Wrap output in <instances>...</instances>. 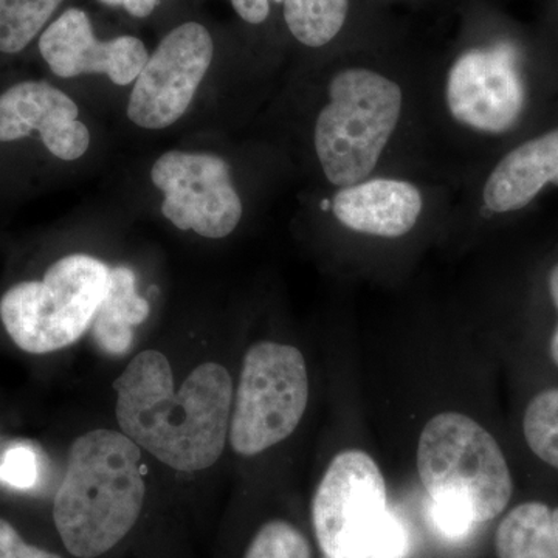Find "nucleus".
<instances>
[{"mask_svg":"<svg viewBox=\"0 0 558 558\" xmlns=\"http://www.w3.org/2000/svg\"><path fill=\"white\" fill-rule=\"evenodd\" d=\"M120 432L175 472L213 468L229 444L234 385L230 371L204 362L175 389L163 352L146 349L113 380Z\"/></svg>","mask_w":558,"mask_h":558,"instance_id":"1","label":"nucleus"},{"mask_svg":"<svg viewBox=\"0 0 558 558\" xmlns=\"http://www.w3.org/2000/svg\"><path fill=\"white\" fill-rule=\"evenodd\" d=\"M145 499L140 447L116 429H92L70 446L54 526L72 556L101 557L134 529Z\"/></svg>","mask_w":558,"mask_h":558,"instance_id":"2","label":"nucleus"},{"mask_svg":"<svg viewBox=\"0 0 558 558\" xmlns=\"http://www.w3.org/2000/svg\"><path fill=\"white\" fill-rule=\"evenodd\" d=\"M416 462L433 523L444 537H469L505 512L512 498V473L501 447L468 414L442 411L429 418L418 436Z\"/></svg>","mask_w":558,"mask_h":558,"instance_id":"3","label":"nucleus"},{"mask_svg":"<svg viewBox=\"0 0 558 558\" xmlns=\"http://www.w3.org/2000/svg\"><path fill=\"white\" fill-rule=\"evenodd\" d=\"M312 523L326 558H405L409 527L388 505L376 459L359 449L332 458L312 499Z\"/></svg>","mask_w":558,"mask_h":558,"instance_id":"4","label":"nucleus"},{"mask_svg":"<svg viewBox=\"0 0 558 558\" xmlns=\"http://www.w3.org/2000/svg\"><path fill=\"white\" fill-rule=\"evenodd\" d=\"M402 105L399 84L377 70L349 65L332 76L314 131L319 167L332 185H357L376 170Z\"/></svg>","mask_w":558,"mask_h":558,"instance_id":"5","label":"nucleus"},{"mask_svg":"<svg viewBox=\"0 0 558 558\" xmlns=\"http://www.w3.org/2000/svg\"><path fill=\"white\" fill-rule=\"evenodd\" d=\"M109 271L101 259L84 253L54 260L43 279L17 282L3 293V329L27 354L72 347L94 325L108 293Z\"/></svg>","mask_w":558,"mask_h":558,"instance_id":"6","label":"nucleus"},{"mask_svg":"<svg viewBox=\"0 0 558 558\" xmlns=\"http://www.w3.org/2000/svg\"><path fill=\"white\" fill-rule=\"evenodd\" d=\"M310 392V371L299 348L270 340L252 344L231 407V450L258 457L290 438L306 414Z\"/></svg>","mask_w":558,"mask_h":558,"instance_id":"7","label":"nucleus"},{"mask_svg":"<svg viewBox=\"0 0 558 558\" xmlns=\"http://www.w3.org/2000/svg\"><path fill=\"white\" fill-rule=\"evenodd\" d=\"M150 180L165 194L161 215L175 229L222 240L240 226L244 207L220 157L168 150L154 163Z\"/></svg>","mask_w":558,"mask_h":558,"instance_id":"8","label":"nucleus"},{"mask_svg":"<svg viewBox=\"0 0 558 558\" xmlns=\"http://www.w3.org/2000/svg\"><path fill=\"white\" fill-rule=\"evenodd\" d=\"M215 44L204 25L186 22L168 33L132 87L128 117L135 126L159 131L178 123L211 65Z\"/></svg>","mask_w":558,"mask_h":558,"instance_id":"9","label":"nucleus"},{"mask_svg":"<svg viewBox=\"0 0 558 558\" xmlns=\"http://www.w3.org/2000/svg\"><path fill=\"white\" fill-rule=\"evenodd\" d=\"M446 97L453 119L470 130L509 131L524 108L513 47L501 43L459 51L447 75Z\"/></svg>","mask_w":558,"mask_h":558,"instance_id":"10","label":"nucleus"},{"mask_svg":"<svg viewBox=\"0 0 558 558\" xmlns=\"http://www.w3.org/2000/svg\"><path fill=\"white\" fill-rule=\"evenodd\" d=\"M39 51L60 78L106 75L117 86L135 83L149 54L135 36L110 40L95 38L86 11L69 9L49 25L39 39Z\"/></svg>","mask_w":558,"mask_h":558,"instance_id":"11","label":"nucleus"},{"mask_svg":"<svg viewBox=\"0 0 558 558\" xmlns=\"http://www.w3.org/2000/svg\"><path fill=\"white\" fill-rule=\"evenodd\" d=\"M78 117V106L64 92L44 81H24L0 95V142L38 131L54 157L78 160L90 145V132Z\"/></svg>","mask_w":558,"mask_h":558,"instance_id":"12","label":"nucleus"},{"mask_svg":"<svg viewBox=\"0 0 558 558\" xmlns=\"http://www.w3.org/2000/svg\"><path fill=\"white\" fill-rule=\"evenodd\" d=\"M424 208L417 186L405 180H363L344 186L332 199V215L341 226L377 238L405 236Z\"/></svg>","mask_w":558,"mask_h":558,"instance_id":"13","label":"nucleus"},{"mask_svg":"<svg viewBox=\"0 0 558 558\" xmlns=\"http://www.w3.org/2000/svg\"><path fill=\"white\" fill-rule=\"evenodd\" d=\"M549 182L558 185V128L529 140L499 161L484 185V205L492 213L515 211Z\"/></svg>","mask_w":558,"mask_h":558,"instance_id":"14","label":"nucleus"},{"mask_svg":"<svg viewBox=\"0 0 558 558\" xmlns=\"http://www.w3.org/2000/svg\"><path fill=\"white\" fill-rule=\"evenodd\" d=\"M149 317V303L137 293L134 271L113 267L109 271V288L94 319L98 344L110 354H123L134 340L135 326Z\"/></svg>","mask_w":558,"mask_h":558,"instance_id":"15","label":"nucleus"},{"mask_svg":"<svg viewBox=\"0 0 558 558\" xmlns=\"http://www.w3.org/2000/svg\"><path fill=\"white\" fill-rule=\"evenodd\" d=\"M498 558H558V508L527 501L506 513L495 535Z\"/></svg>","mask_w":558,"mask_h":558,"instance_id":"16","label":"nucleus"},{"mask_svg":"<svg viewBox=\"0 0 558 558\" xmlns=\"http://www.w3.org/2000/svg\"><path fill=\"white\" fill-rule=\"evenodd\" d=\"M354 0H284L282 20L307 49H325L351 27Z\"/></svg>","mask_w":558,"mask_h":558,"instance_id":"17","label":"nucleus"},{"mask_svg":"<svg viewBox=\"0 0 558 558\" xmlns=\"http://www.w3.org/2000/svg\"><path fill=\"white\" fill-rule=\"evenodd\" d=\"M62 0H0V51L20 53L43 31Z\"/></svg>","mask_w":558,"mask_h":558,"instance_id":"18","label":"nucleus"},{"mask_svg":"<svg viewBox=\"0 0 558 558\" xmlns=\"http://www.w3.org/2000/svg\"><path fill=\"white\" fill-rule=\"evenodd\" d=\"M523 433L529 449L558 470V388L543 389L527 403Z\"/></svg>","mask_w":558,"mask_h":558,"instance_id":"19","label":"nucleus"},{"mask_svg":"<svg viewBox=\"0 0 558 558\" xmlns=\"http://www.w3.org/2000/svg\"><path fill=\"white\" fill-rule=\"evenodd\" d=\"M244 558H312V549L300 529L271 520L256 532Z\"/></svg>","mask_w":558,"mask_h":558,"instance_id":"20","label":"nucleus"},{"mask_svg":"<svg viewBox=\"0 0 558 558\" xmlns=\"http://www.w3.org/2000/svg\"><path fill=\"white\" fill-rule=\"evenodd\" d=\"M0 480L13 487L28 488L38 480V461L27 447H13L0 462Z\"/></svg>","mask_w":558,"mask_h":558,"instance_id":"21","label":"nucleus"},{"mask_svg":"<svg viewBox=\"0 0 558 558\" xmlns=\"http://www.w3.org/2000/svg\"><path fill=\"white\" fill-rule=\"evenodd\" d=\"M0 558H62L33 546L21 537L10 521L0 519Z\"/></svg>","mask_w":558,"mask_h":558,"instance_id":"22","label":"nucleus"},{"mask_svg":"<svg viewBox=\"0 0 558 558\" xmlns=\"http://www.w3.org/2000/svg\"><path fill=\"white\" fill-rule=\"evenodd\" d=\"M284 0H231L234 11L250 25H260L270 17L271 5H282Z\"/></svg>","mask_w":558,"mask_h":558,"instance_id":"23","label":"nucleus"},{"mask_svg":"<svg viewBox=\"0 0 558 558\" xmlns=\"http://www.w3.org/2000/svg\"><path fill=\"white\" fill-rule=\"evenodd\" d=\"M100 2L110 7H123L131 16L143 20V17H148L153 14L160 0H100Z\"/></svg>","mask_w":558,"mask_h":558,"instance_id":"24","label":"nucleus"},{"mask_svg":"<svg viewBox=\"0 0 558 558\" xmlns=\"http://www.w3.org/2000/svg\"><path fill=\"white\" fill-rule=\"evenodd\" d=\"M549 293L550 299H553L554 306H556L558 312V264L553 267V270H550L549 274ZM549 354L550 359H553L554 365L558 366V323L553 337H550Z\"/></svg>","mask_w":558,"mask_h":558,"instance_id":"25","label":"nucleus"}]
</instances>
